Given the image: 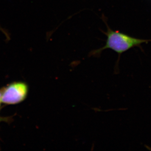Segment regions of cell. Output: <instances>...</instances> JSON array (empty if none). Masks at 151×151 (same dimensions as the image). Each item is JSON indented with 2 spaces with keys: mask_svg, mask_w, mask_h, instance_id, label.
I'll return each mask as SVG.
<instances>
[{
  "mask_svg": "<svg viewBox=\"0 0 151 151\" xmlns=\"http://www.w3.org/2000/svg\"><path fill=\"white\" fill-rule=\"evenodd\" d=\"M101 18L107 26V32H105L101 30L103 33L107 36V40L105 45L103 47L91 50L88 54L89 57H100L101 53L103 50L106 49H111L118 53V59L116 65L118 66L120 57L123 53L134 47H139L141 50H142L141 45L143 43H148L151 42V40L137 38L122 33L118 30L114 31L109 26L107 23V18L104 15H102Z\"/></svg>",
  "mask_w": 151,
  "mask_h": 151,
  "instance_id": "obj_1",
  "label": "cell"
},
{
  "mask_svg": "<svg viewBox=\"0 0 151 151\" xmlns=\"http://www.w3.org/2000/svg\"><path fill=\"white\" fill-rule=\"evenodd\" d=\"M1 88V103L7 105L23 102L29 94V85L24 82H13Z\"/></svg>",
  "mask_w": 151,
  "mask_h": 151,
  "instance_id": "obj_2",
  "label": "cell"
},
{
  "mask_svg": "<svg viewBox=\"0 0 151 151\" xmlns=\"http://www.w3.org/2000/svg\"><path fill=\"white\" fill-rule=\"evenodd\" d=\"M11 120V117H1L0 116V123L3 122H9V121Z\"/></svg>",
  "mask_w": 151,
  "mask_h": 151,
  "instance_id": "obj_3",
  "label": "cell"
},
{
  "mask_svg": "<svg viewBox=\"0 0 151 151\" xmlns=\"http://www.w3.org/2000/svg\"><path fill=\"white\" fill-rule=\"evenodd\" d=\"M1 88L0 89V110L1 109V105L2 103H1Z\"/></svg>",
  "mask_w": 151,
  "mask_h": 151,
  "instance_id": "obj_4",
  "label": "cell"
}]
</instances>
